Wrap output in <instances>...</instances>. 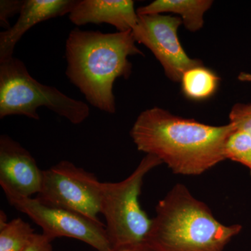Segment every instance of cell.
Segmentation results:
<instances>
[{"instance_id": "obj_19", "label": "cell", "mask_w": 251, "mask_h": 251, "mask_svg": "<svg viewBox=\"0 0 251 251\" xmlns=\"http://www.w3.org/2000/svg\"><path fill=\"white\" fill-rule=\"evenodd\" d=\"M110 251H157L148 243L127 244L113 247Z\"/></svg>"}, {"instance_id": "obj_7", "label": "cell", "mask_w": 251, "mask_h": 251, "mask_svg": "<svg viewBox=\"0 0 251 251\" xmlns=\"http://www.w3.org/2000/svg\"><path fill=\"white\" fill-rule=\"evenodd\" d=\"M8 202L15 209L26 214L40 226L43 234L52 241L69 237L85 242L97 251H110L105 225L87 216L63 208L48 205L37 198L22 197L5 193Z\"/></svg>"}, {"instance_id": "obj_13", "label": "cell", "mask_w": 251, "mask_h": 251, "mask_svg": "<svg viewBox=\"0 0 251 251\" xmlns=\"http://www.w3.org/2000/svg\"><path fill=\"white\" fill-rule=\"evenodd\" d=\"M219 77L204 65L191 68L183 74L181 89L188 99L204 100L215 93Z\"/></svg>"}, {"instance_id": "obj_3", "label": "cell", "mask_w": 251, "mask_h": 251, "mask_svg": "<svg viewBox=\"0 0 251 251\" xmlns=\"http://www.w3.org/2000/svg\"><path fill=\"white\" fill-rule=\"evenodd\" d=\"M147 243L157 251H224L241 225L225 226L205 203L176 184L156 206Z\"/></svg>"}, {"instance_id": "obj_4", "label": "cell", "mask_w": 251, "mask_h": 251, "mask_svg": "<svg viewBox=\"0 0 251 251\" xmlns=\"http://www.w3.org/2000/svg\"><path fill=\"white\" fill-rule=\"evenodd\" d=\"M41 106L74 125L85 122L90 114L85 102L35 80L19 59L13 57L0 62V118L21 115L39 120L37 110Z\"/></svg>"}, {"instance_id": "obj_12", "label": "cell", "mask_w": 251, "mask_h": 251, "mask_svg": "<svg viewBox=\"0 0 251 251\" xmlns=\"http://www.w3.org/2000/svg\"><path fill=\"white\" fill-rule=\"evenodd\" d=\"M210 0H156L136 10L138 16L171 13L180 16L188 31H199L204 25V14L210 9Z\"/></svg>"}, {"instance_id": "obj_9", "label": "cell", "mask_w": 251, "mask_h": 251, "mask_svg": "<svg viewBox=\"0 0 251 251\" xmlns=\"http://www.w3.org/2000/svg\"><path fill=\"white\" fill-rule=\"evenodd\" d=\"M43 171L21 144L9 135L0 136V185L4 193L27 198L39 194Z\"/></svg>"}, {"instance_id": "obj_1", "label": "cell", "mask_w": 251, "mask_h": 251, "mask_svg": "<svg viewBox=\"0 0 251 251\" xmlns=\"http://www.w3.org/2000/svg\"><path fill=\"white\" fill-rule=\"evenodd\" d=\"M232 123L204 125L153 107L140 114L130 131L137 149L159 158L175 174L200 175L226 160Z\"/></svg>"}, {"instance_id": "obj_14", "label": "cell", "mask_w": 251, "mask_h": 251, "mask_svg": "<svg viewBox=\"0 0 251 251\" xmlns=\"http://www.w3.org/2000/svg\"><path fill=\"white\" fill-rule=\"evenodd\" d=\"M34 229L21 218L0 228V251H23L34 237Z\"/></svg>"}, {"instance_id": "obj_16", "label": "cell", "mask_w": 251, "mask_h": 251, "mask_svg": "<svg viewBox=\"0 0 251 251\" xmlns=\"http://www.w3.org/2000/svg\"><path fill=\"white\" fill-rule=\"evenodd\" d=\"M229 122L236 129L247 132L251 136V105L250 103H237L229 112Z\"/></svg>"}, {"instance_id": "obj_17", "label": "cell", "mask_w": 251, "mask_h": 251, "mask_svg": "<svg viewBox=\"0 0 251 251\" xmlns=\"http://www.w3.org/2000/svg\"><path fill=\"white\" fill-rule=\"evenodd\" d=\"M24 0H1L0 1V26L6 29H10L9 19L22 10Z\"/></svg>"}, {"instance_id": "obj_18", "label": "cell", "mask_w": 251, "mask_h": 251, "mask_svg": "<svg viewBox=\"0 0 251 251\" xmlns=\"http://www.w3.org/2000/svg\"><path fill=\"white\" fill-rule=\"evenodd\" d=\"M52 241L43 234H35L29 245L23 251H53Z\"/></svg>"}, {"instance_id": "obj_21", "label": "cell", "mask_w": 251, "mask_h": 251, "mask_svg": "<svg viewBox=\"0 0 251 251\" xmlns=\"http://www.w3.org/2000/svg\"><path fill=\"white\" fill-rule=\"evenodd\" d=\"M8 223H9V221L6 219V215L5 214L4 211L1 210V214H0V228L4 227Z\"/></svg>"}, {"instance_id": "obj_10", "label": "cell", "mask_w": 251, "mask_h": 251, "mask_svg": "<svg viewBox=\"0 0 251 251\" xmlns=\"http://www.w3.org/2000/svg\"><path fill=\"white\" fill-rule=\"evenodd\" d=\"M75 0H24L17 22L0 33V62L14 57L16 44L31 27L43 21L70 14Z\"/></svg>"}, {"instance_id": "obj_8", "label": "cell", "mask_w": 251, "mask_h": 251, "mask_svg": "<svg viewBox=\"0 0 251 251\" xmlns=\"http://www.w3.org/2000/svg\"><path fill=\"white\" fill-rule=\"evenodd\" d=\"M138 23L132 30L135 41L151 50L173 82H181L188 69L202 65L199 59L188 57L178 37L182 21L169 15L138 16Z\"/></svg>"}, {"instance_id": "obj_15", "label": "cell", "mask_w": 251, "mask_h": 251, "mask_svg": "<svg viewBox=\"0 0 251 251\" xmlns=\"http://www.w3.org/2000/svg\"><path fill=\"white\" fill-rule=\"evenodd\" d=\"M226 159L247 166L251 175V136L247 132L236 129L226 142Z\"/></svg>"}, {"instance_id": "obj_5", "label": "cell", "mask_w": 251, "mask_h": 251, "mask_svg": "<svg viewBox=\"0 0 251 251\" xmlns=\"http://www.w3.org/2000/svg\"><path fill=\"white\" fill-rule=\"evenodd\" d=\"M162 163L156 156L146 154L126 179L102 182L100 214L106 221L105 229L112 249L147 243L152 219L140 206L139 196L145 176Z\"/></svg>"}, {"instance_id": "obj_20", "label": "cell", "mask_w": 251, "mask_h": 251, "mask_svg": "<svg viewBox=\"0 0 251 251\" xmlns=\"http://www.w3.org/2000/svg\"><path fill=\"white\" fill-rule=\"evenodd\" d=\"M238 79L242 82H251V74L250 73L242 72L238 75Z\"/></svg>"}, {"instance_id": "obj_2", "label": "cell", "mask_w": 251, "mask_h": 251, "mask_svg": "<svg viewBox=\"0 0 251 251\" xmlns=\"http://www.w3.org/2000/svg\"><path fill=\"white\" fill-rule=\"evenodd\" d=\"M135 43L132 30L105 34L75 28L66 41V75L89 103L115 114L114 83L117 78L128 79L131 75L129 56L143 55Z\"/></svg>"}, {"instance_id": "obj_6", "label": "cell", "mask_w": 251, "mask_h": 251, "mask_svg": "<svg viewBox=\"0 0 251 251\" xmlns=\"http://www.w3.org/2000/svg\"><path fill=\"white\" fill-rule=\"evenodd\" d=\"M101 184L93 173L62 161L43 171L42 186L36 198L48 205L100 221Z\"/></svg>"}, {"instance_id": "obj_11", "label": "cell", "mask_w": 251, "mask_h": 251, "mask_svg": "<svg viewBox=\"0 0 251 251\" xmlns=\"http://www.w3.org/2000/svg\"><path fill=\"white\" fill-rule=\"evenodd\" d=\"M69 18L77 26L106 23L120 32L133 30L139 18L132 0H80Z\"/></svg>"}]
</instances>
